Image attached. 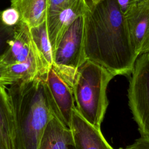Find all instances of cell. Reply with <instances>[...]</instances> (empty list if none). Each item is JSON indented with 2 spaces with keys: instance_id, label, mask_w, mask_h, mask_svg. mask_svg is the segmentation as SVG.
<instances>
[{
  "instance_id": "ac0fdd59",
  "label": "cell",
  "mask_w": 149,
  "mask_h": 149,
  "mask_svg": "<svg viewBox=\"0 0 149 149\" xmlns=\"http://www.w3.org/2000/svg\"><path fill=\"white\" fill-rule=\"evenodd\" d=\"M1 19L3 23L9 26H15L20 20L19 12L11 6L2 11Z\"/></svg>"
},
{
  "instance_id": "9a60e30c",
  "label": "cell",
  "mask_w": 149,
  "mask_h": 149,
  "mask_svg": "<svg viewBox=\"0 0 149 149\" xmlns=\"http://www.w3.org/2000/svg\"><path fill=\"white\" fill-rule=\"evenodd\" d=\"M30 33L34 45L50 66L54 63L53 54L49 40L47 22L30 28Z\"/></svg>"
},
{
  "instance_id": "cb8c5ba5",
  "label": "cell",
  "mask_w": 149,
  "mask_h": 149,
  "mask_svg": "<svg viewBox=\"0 0 149 149\" xmlns=\"http://www.w3.org/2000/svg\"><path fill=\"white\" fill-rule=\"evenodd\" d=\"M119 149H123V148H119Z\"/></svg>"
},
{
  "instance_id": "e0dca14e",
  "label": "cell",
  "mask_w": 149,
  "mask_h": 149,
  "mask_svg": "<svg viewBox=\"0 0 149 149\" xmlns=\"http://www.w3.org/2000/svg\"><path fill=\"white\" fill-rule=\"evenodd\" d=\"M76 0H48L47 17L55 15L62 9L72 4Z\"/></svg>"
},
{
  "instance_id": "8fae6325",
  "label": "cell",
  "mask_w": 149,
  "mask_h": 149,
  "mask_svg": "<svg viewBox=\"0 0 149 149\" xmlns=\"http://www.w3.org/2000/svg\"><path fill=\"white\" fill-rule=\"evenodd\" d=\"M34 47L30 28L25 22L20 20L15 26L14 36L0 59L5 65L24 62L29 58Z\"/></svg>"
},
{
  "instance_id": "9c48e42d",
  "label": "cell",
  "mask_w": 149,
  "mask_h": 149,
  "mask_svg": "<svg viewBox=\"0 0 149 149\" xmlns=\"http://www.w3.org/2000/svg\"><path fill=\"white\" fill-rule=\"evenodd\" d=\"M87 5V0H76L55 15L47 17L48 34L53 55L66 31L77 18L85 13Z\"/></svg>"
},
{
  "instance_id": "8992f818",
  "label": "cell",
  "mask_w": 149,
  "mask_h": 149,
  "mask_svg": "<svg viewBox=\"0 0 149 149\" xmlns=\"http://www.w3.org/2000/svg\"><path fill=\"white\" fill-rule=\"evenodd\" d=\"M53 58L54 64L75 70L87 60L85 52L84 14L77 18L66 31Z\"/></svg>"
},
{
  "instance_id": "6da1fadb",
  "label": "cell",
  "mask_w": 149,
  "mask_h": 149,
  "mask_svg": "<svg viewBox=\"0 0 149 149\" xmlns=\"http://www.w3.org/2000/svg\"><path fill=\"white\" fill-rule=\"evenodd\" d=\"M85 16L87 59L115 76L132 73L138 55L132 45L125 16L116 0L92 3L87 0Z\"/></svg>"
},
{
  "instance_id": "7a4b0ae2",
  "label": "cell",
  "mask_w": 149,
  "mask_h": 149,
  "mask_svg": "<svg viewBox=\"0 0 149 149\" xmlns=\"http://www.w3.org/2000/svg\"><path fill=\"white\" fill-rule=\"evenodd\" d=\"M15 123V148L39 149L44 130L54 116L43 79L9 86Z\"/></svg>"
},
{
  "instance_id": "7402d4cb",
  "label": "cell",
  "mask_w": 149,
  "mask_h": 149,
  "mask_svg": "<svg viewBox=\"0 0 149 149\" xmlns=\"http://www.w3.org/2000/svg\"><path fill=\"white\" fill-rule=\"evenodd\" d=\"M0 149H7L5 146L4 145L3 143L2 142V140L1 139V138H0Z\"/></svg>"
},
{
  "instance_id": "2e32d148",
  "label": "cell",
  "mask_w": 149,
  "mask_h": 149,
  "mask_svg": "<svg viewBox=\"0 0 149 149\" xmlns=\"http://www.w3.org/2000/svg\"><path fill=\"white\" fill-rule=\"evenodd\" d=\"M0 11V56H1L9 47V41L13 38L15 34V26L6 25L2 20Z\"/></svg>"
},
{
  "instance_id": "52a82bcc",
  "label": "cell",
  "mask_w": 149,
  "mask_h": 149,
  "mask_svg": "<svg viewBox=\"0 0 149 149\" xmlns=\"http://www.w3.org/2000/svg\"><path fill=\"white\" fill-rule=\"evenodd\" d=\"M124 16L136 54L149 52V0H140Z\"/></svg>"
},
{
  "instance_id": "5b68a950",
  "label": "cell",
  "mask_w": 149,
  "mask_h": 149,
  "mask_svg": "<svg viewBox=\"0 0 149 149\" xmlns=\"http://www.w3.org/2000/svg\"><path fill=\"white\" fill-rule=\"evenodd\" d=\"M45 93L54 115L70 129L76 108L72 84L52 66L43 79Z\"/></svg>"
},
{
  "instance_id": "30bf717a",
  "label": "cell",
  "mask_w": 149,
  "mask_h": 149,
  "mask_svg": "<svg viewBox=\"0 0 149 149\" xmlns=\"http://www.w3.org/2000/svg\"><path fill=\"white\" fill-rule=\"evenodd\" d=\"M70 129L74 149H113L107 142L101 130L86 121L77 111H73Z\"/></svg>"
},
{
  "instance_id": "44dd1931",
  "label": "cell",
  "mask_w": 149,
  "mask_h": 149,
  "mask_svg": "<svg viewBox=\"0 0 149 149\" xmlns=\"http://www.w3.org/2000/svg\"><path fill=\"white\" fill-rule=\"evenodd\" d=\"M5 68H6V65L0 59V86H5L4 80H5Z\"/></svg>"
},
{
  "instance_id": "5bb4252c",
  "label": "cell",
  "mask_w": 149,
  "mask_h": 149,
  "mask_svg": "<svg viewBox=\"0 0 149 149\" xmlns=\"http://www.w3.org/2000/svg\"><path fill=\"white\" fill-rule=\"evenodd\" d=\"M11 7L20 14V20L30 28L36 27L46 21L48 0H10Z\"/></svg>"
},
{
  "instance_id": "ffe728a7",
  "label": "cell",
  "mask_w": 149,
  "mask_h": 149,
  "mask_svg": "<svg viewBox=\"0 0 149 149\" xmlns=\"http://www.w3.org/2000/svg\"><path fill=\"white\" fill-rule=\"evenodd\" d=\"M140 0H116L120 12L125 15Z\"/></svg>"
},
{
  "instance_id": "4fadbf2b",
  "label": "cell",
  "mask_w": 149,
  "mask_h": 149,
  "mask_svg": "<svg viewBox=\"0 0 149 149\" xmlns=\"http://www.w3.org/2000/svg\"><path fill=\"white\" fill-rule=\"evenodd\" d=\"M0 138L7 149H16L14 113L5 86H0Z\"/></svg>"
},
{
  "instance_id": "603a6c76",
  "label": "cell",
  "mask_w": 149,
  "mask_h": 149,
  "mask_svg": "<svg viewBox=\"0 0 149 149\" xmlns=\"http://www.w3.org/2000/svg\"><path fill=\"white\" fill-rule=\"evenodd\" d=\"M88 1L92 3H96L100 2V1H102V0H88Z\"/></svg>"
},
{
  "instance_id": "7c38bea8",
  "label": "cell",
  "mask_w": 149,
  "mask_h": 149,
  "mask_svg": "<svg viewBox=\"0 0 149 149\" xmlns=\"http://www.w3.org/2000/svg\"><path fill=\"white\" fill-rule=\"evenodd\" d=\"M39 149H74L70 129L54 115L44 130Z\"/></svg>"
},
{
  "instance_id": "3957f363",
  "label": "cell",
  "mask_w": 149,
  "mask_h": 149,
  "mask_svg": "<svg viewBox=\"0 0 149 149\" xmlns=\"http://www.w3.org/2000/svg\"><path fill=\"white\" fill-rule=\"evenodd\" d=\"M115 76L101 65L87 59L77 69L72 85L79 113L98 130L108 105L107 89Z\"/></svg>"
},
{
  "instance_id": "ba28073f",
  "label": "cell",
  "mask_w": 149,
  "mask_h": 149,
  "mask_svg": "<svg viewBox=\"0 0 149 149\" xmlns=\"http://www.w3.org/2000/svg\"><path fill=\"white\" fill-rule=\"evenodd\" d=\"M51 67L34 45L30 56L26 61L6 65L5 86L37 78L44 79Z\"/></svg>"
},
{
  "instance_id": "d6986e66",
  "label": "cell",
  "mask_w": 149,
  "mask_h": 149,
  "mask_svg": "<svg viewBox=\"0 0 149 149\" xmlns=\"http://www.w3.org/2000/svg\"><path fill=\"white\" fill-rule=\"evenodd\" d=\"M125 149H149V138L141 136Z\"/></svg>"
},
{
  "instance_id": "277c9868",
  "label": "cell",
  "mask_w": 149,
  "mask_h": 149,
  "mask_svg": "<svg viewBox=\"0 0 149 149\" xmlns=\"http://www.w3.org/2000/svg\"><path fill=\"white\" fill-rule=\"evenodd\" d=\"M130 74L129 106L141 136L149 138V52L137 57Z\"/></svg>"
}]
</instances>
